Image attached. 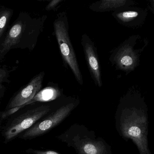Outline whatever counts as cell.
I'll use <instances>...</instances> for the list:
<instances>
[{
    "label": "cell",
    "instance_id": "6da1fadb",
    "mask_svg": "<svg viewBox=\"0 0 154 154\" xmlns=\"http://www.w3.org/2000/svg\"><path fill=\"white\" fill-rule=\"evenodd\" d=\"M47 18V15L32 17L27 12H20L10 25L0 44V61L12 49L33 51Z\"/></svg>",
    "mask_w": 154,
    "mask_h": 154
},
{
    "label": "cell",
    "instance_id": "7a4b0ae2",
    "mask_svg": "<svg viewBox=\"0 0 154 154\" xmlns=\"http://www.w3.org/2000/svg\"><path fill=\"white\" fill-rule=\"evenodd\" d=\"M120 130L137 146L140 154H151L148 146V116L144 108L133 106L122 111Z\"/></svg>",
    "mask_w": 154,
    "mask_h": 154
},
{
    "label": "cell",
    "instance_id": "3957f363",
    "mask_svg": "<svg viewBox=\"0 0 154 154\" xmlns=\"http://www.w3.org/2000/svg\"><path fill=\"white\" fill-rule=\"evenodd\" d=\"M54 31L62 59L72 71L77 82L83 85L82 74L69 33V24L66 11L59 13L54 22Z\"/></svg>",
    "mask_w": 154,
    "mask_h": 154
},
{
    "label": "cell",
    "instance_id": "277c9868",
    "mask_svg": "<svg viewBox=\"0 0 154 154\" xmlns=\"http://www.w3.org/2000/svg\"><path fill=\"white\" fill-rule=\"evenodd\" d=\"M50 110L49 106H41L27 110L10 119L2 131L5 143H7L14 140L23 132L30 128Z\"/></svg>",
    "mask_w": 154,
    "mask_h": 154
},
{
    "label": "cell",
    "instance_id": "5b68a950",
    "mask_svg": "<svg viewBox=\"0 0 154 154\" xmlns=\"http://www.w3.org/2000/svg\"><path fill=\"white\" fill-rule=\"evenodd\" d=\"M74 107V103H69L63 106L41 122L25 131L20 137L23 139H31L47 133L64 120Z\"/></svg>",
    "mask_w": 154,
    "mask_h": 154
},
{
    "label": "cell",
    "instance_id": "8992f818",
    "mask_svg": "<svg viewBox=\"0 0 154 154\" xmlns=\"http://www.w3.org/2000/svg\"><path fill=\"white\" fill-rule=\"evenodd\" d=\"M44 76L45 72L42 71L32 78L26 86L14 95L9 101L6 110L18 107H23L27 105L40 91Z\"/></svg>",
    "mask_w": 154,
    "mask_h": 154
},
{
    "label": "cell",
    "instance_id": "52a82bcc",
    "mask_svg": "<svg viewBox=\"0 0 154 154\" xmlns=\"http://www.w3.org/2000/svg\"><path fill=\"white\" fill-rule=\"evenodd\" d=\"M81 43L91 76L95 85L99 87H101L103 84L100 64L95 43L87 34H82Z\"/></svg>",
    "mask_w": 154,
    "mask_h": 154
},
{
    "label": "cell",
    "instance_id": "ba28073f",
    "mask_svg": "<svg viewBox=\"0 0 154 154\" xmlns=\"http://www.w3.org/2000/svg\"><path fill=\"white\" fill-rule=\"evenodd\" d=\"M137 58L132 46L128 43H124L112 51L109 60L118 69L127 71L134 69Z\"/></svg>",
    "mask_w": 154,
    "mask_h": 154
},
{
    "label": "cell",
    "instance_id": "9c48e42d",
    "mask_svg": "<svg viewBox=\"0 0 154 154\" xmlns=\"http://www.w3.org/2000/svg\"><path fill=\"white\" fill-rule=\"evenodd\" d=\"M127 3L126 0H100L90 5L89 8L93 11L105 12L119 9Z\"/></svg>",
    "mask_w": 154,
    "mask_h": 154
},
{
    "label": "cell",
    "instance_id": "30bf717a",
    "mask_svg": "<svg viewBox=\"0 0 154 154\" xmlns=\"http://www.w3.org/2000/svg\"><path fill=\"white\" fill-rule=\"evenodd\" d=\"M14 11L4 5H0V44L7 30Z\"/></svg>",
    "mask_w": 154,
    "mask_h": 154
},
{
    "label": "cell",
    "instance_id": "8fae6325",
    "mask_svg": "<svg viewBox=\"0 0 154 154\" xmlns=\"http://www.w3.org/2000/svg\"><path fill=\"white\" fill-rule=\"evenodd\" d=\"M60 95V91L58 89L53 87H47L43 90L40 91L27 105L36 101H51L56 99Z\"/></svg>",
    "mask_w": 154,
    "mask_h": 154
},
{
    "label": "cell",
    "instance_id": "7c38bea8",
    "mask_svg": "<svg viewBox=\"0 0 154 154\" xmlns=\"http://www.w3.org/2000/svg\"><path fill=\"white\" fill-rule=\"evenodd\" d=\"M17 69V66L10 68L5 65L0 67V100L3 97L5 86L4 84H9L11 80L9 78L11 73L15 71Z\"/></svg>",
    "mask_w": 154,
    "mask_h": 154
},
{
    "label": "cell",
    "instance_id": "4fadbf2b",
    "mask_svg": "<svg viewBox=\"0 0 154 154\" xmlns=\"http://www.w3.org/2000/svg\"><path fill=\"white\" fill-rule=\"evenodd\" d=\"M80 150L82 153L84 154H106L104 146L97 142H88L83 144Z\"/></svg>",
    "mask_w": 154,
    "mask_h": 154
},
{
    "label": "cell",
    "instance_id": "5bb4252c",
    "mask_svg": "<svg viewBox=\"0 0 154 154\" xmlns=\"http://www.w3.org/2000/svg\"><path fill=\"white\" fill-rule=\"evenodd\" d=\"M113 16L118 20L123 23H127L134 19L138 15L137 12L135 11L116 12L112 14Z\"/></svg>",
    "mask_w": 154,
    "mask_h": 154
},
{
    "label": "cell",
    "instance_id": "9a60e30c",
    "mask_svg": "<svg viewBox=\"0 0 154 154\" xmlns=\"http://www.w3.org/2000/svg\"><path fill=\"white\" fill-rule=\"evenodd\" d=\"M63 2V0H53L51 1L46 6L45 10L47 11H51L54 10L59 5L60 3Z\"/></svg>",
    "mask_w": 154,
    "mask_h": 154
},
{
    "label": "cell",
    "instance_id": "2e32d148",
    "mask_svg": "<svg viewBox=\"0 0 154 154\" xmlns=\"http://www.w3.org/2000/svg\"><path fill=\"white\" fill-rule=\"evenodd\" d=\"M26 152L32 154H60L54 151H41L32 149H28L26 151Z\"/></svg>",
    "mask_w": 154,
    "mask_h": 154
},
{
    "label": "cell",
    "instance_id": "e0dca14e",
    "mask_svg": "<svg viewBox=\"0 0 154 154\" xmlns=\"http://www.w3.org/2000/svg\"><path fill=\"white\" fill-rule=\"evenodd\" d=\"M153 5H154V1H153Z\"/></svg>",
    "mask_w": 154,
    "mask_h": 154
}]
</instances>
